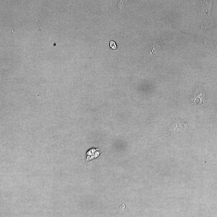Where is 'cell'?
Returning <instances> with one entry per match:
<instances>
[{
  "instance_id": "obj_3",
  "label": "cell",
  "mask_w": 217,
  "mask_h": 217,
  "mask_svg": "<svg viewBox=\"0 0 217 217\" xmlns=\"http://www.w3.org/2000/svg\"><path fill=\"white\" fill-rule=\"evenodd\" d=\"M110 46L112 49H116L117 48V45L114 41H111L110 42Z\"/></svg>"
},
{
  "instance_id": "obj_4",
  "label": "cell",
  "mask_w": 217,
  "mask_h": 217,
  "mask_svg": "<svg viewBox=\"0 0 217 217\" xmlns=\"http://www.w3.org/2000/svg\"><path fill=\"white\" fill-rule=\"evenodd\" d=\"M195 100H196V99H197V98H199L200 99L201 102H204V97H203L202 93H200L199 94H198V95H197V96H196V97H195Z\"/></svg>"
},
{
  "instance_id": "obj_1",
  "label": "cell",
  "mask_w": 217,
  "mask_h": 217,
  "mask_svg": "<svg viewBox=\"0 0 217 217\" xmlns=\"http://www.w3.org/2000/svg\"><path fill=\"white\" fill-rule=\"evenodd\" d=\"M202 2H201L202 5L200 12L202 14L204 13L209 14L210 12V6H211V5H209L210 2H208V1H203Z\"/></svg>"
},
{
  "instance_id": "obj_2",
  "label": "cell",
  "mask_w": 217,
  "mask_h": 217,
  "mask_svg": "<svg viewBox=\"0 0 217 217\" xmlns=\"http://www.w3.org/2000/svg\"><path fill=\"white\" fill-rule=\"evenodd\" d=\"M127 1H119L118 3V8L120 10L121 12L122 11V9L124 8L127 3Z\"/></svg>"
}]
</instances>
